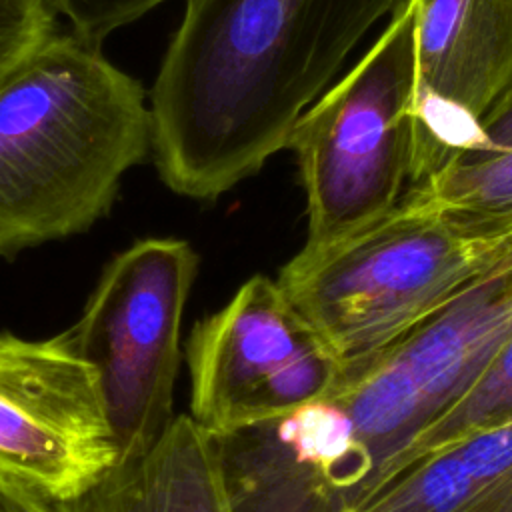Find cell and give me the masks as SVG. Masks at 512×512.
Returning a JSON list of instances; mask_svg holds the SVG:
<instances>
[{
	"label": "cell",
	"instance_id": "cell-12",
	"mask_svg": "<svg viewBox=\"0 0 512 512\" xmlns=\"http://www.w3.org/2000/svg\"><path fill=\"white\" fill-rule=\"evenodd\" d=\"M52 506L54 512H232L214 438L190 414L174 416L144 456Z\"/></svg>",
	"mask_w": 512,
	"mask_h": 512
},
{
	"label": "cell",
	"instance_id": "cell-6",
	"mask_svg": "<svg viewBox=\"0 0 512 512\" xmlns=\"http://www.w3.org/2000/svg\"><path fill=\"white\" fill-rule=\"evenodd\" d=\"M190 416L230 432L328 398L342 366L278 280L256 274L186 342Z\"/></svg>",
	"mask_w": 512,
	"mask_h": 512
},
{
	"label": "cell",
	"instance_id": "cell-17",
	"mask_svg": "<svg viewBox=\"0 0 512 512\" xmlns=\"http://www.w3.org/2000/svg\"><path fill=\"white\" fill-rule=\"evenodd\" d=\"M0 512H54V506L0 474Z\"/></svg>",
	"mask_w": 512,
	"mask_h": 512
},
{
	"label": "cell",
	"instance_id": "cell-7",
	"mask_svg": "<svg viewBox=\"0 0 512 512\" xmlns=\"http://www.w3.org/2000/svg\"><path fill=\"white\" fill-rule=\"evenodd\" d=\"M510 336L512 260L344 378L334 398L386 464L470 388Z\"/></svg>",
	"mask_w": 512,
	"mask_h": 512
},
{
	"label": "cell",
	"instance_id": "cell-14",
	"mask_svg": "<svg viewBox=\"0 0 512 512\" xmlns=\"http://www.w3.org/2000/svg\"><path fill=\"white\" fill-rule=\"evenodd\" d=\"M56 32L48 0H0V78L20 66Z\"/></svg>",
	"mask_w": 512,
	"mask_h": 512
},
{
	"label": "cell",
	"instance_id": "cell-5",
	"mask_svg": "<svg viewBox=\"0 0 512 512\" xmlns=\"http://www.w3.org/2000/svg\"><path fill=\"white\" fill-rule=\"evenodd\" d=\"M196 272L186 240L142 238L106 264L66 330L96 370L120 464L144 456L174 418L180 326Z\"/></svg>",
	"mask_w": 512,
	"mask_h": 512
},
{
	"label": "cell",
	"instance_id": "cell-16",
	"mask_svg": "<svg viewBox=\"0 0 512 512\" xmlns=\"http://www.w3.org/2000/svg\"><path fill=\"white\" fill-rule=\"evenodd\" d=\"M508 146H512V98L478 126L474 144L460 156L490 154Z\"/></svg>",
	"mask_w": 512,
	"mask_h": 512
},
{
	"label": "cell",
	"instance_id": "cell-9",
	"mask_svg": "<svg viewBox=\"0 0 512 512\" xmlns=\"http://www.w3.org/2000/svg\"><path fill=\"white\" fill-rule=\"evenodd\" d=\"M512 98V0H414L410 186L476 140Z\"/></svg>",
	"mask_w": 512,
	"mask_h": 512
},
{
	"label": "cell",
	"instance_id": "cell-1",
	"mask_svg": "<svg viewBox=\"0 0 512 512\" xmlns=\"http://www.w3.org/2000/svg\"><path fill=\"white\" fill-rule=\"evenodd\" d=\"M402 0H186L148 94L160 180L216 200L282 148Z\"/></svg>",
	"mask_w": 512,
	"mask_h": 512
},
{
	"label": "cell",
	"instance_id": "cell-13",
	"mask_svg": "<svg viewBox=\"0 0 512 512\" xmlns=\"http://www.w3.org/2000/svg\"><path fill=\"white\" fill-rule=\"evenodd\" d=\"M406 196L430 206L470 234L512 228V146L490 154L458 156Z\"/></svg>",
	"mask_w": 512,
	"mask_h": 512
},
{
	"label": "cell",
	"instance_id": "cell-15",
	"mask_svg": "<svg viewBox=\"0 0 512 512\" xmlns=\"http://www.w3.org/2000/svg\"><path fill=\"white\" fill-rule=\"evenodd\" d=\"M56 14H64L70 32L88 44L102 42L118 28L142 18L166 0H48Z\"/></svg>",
	"mask_w": 512,
	"mask_h": 512
},
{
	"label": "cell",
	"instance_id": "cell-2",
	"mask_svg": "<svg viewBox=\"0 0 512 512\" xmlns=\"http://www.w3.org/2000/svg\"><path fill=\"white\" fill-rule=\"evenodd\" d=\"M152 152L142 84L54 32L0 78V256L90 230Z\"/></svg>",
	"mask_w": 512,
	"mask_h": 512
},
{
	"label": "cell",
	"instance_id": "cell-10",
	"mask_svg": "<svg viewBox=\"0 0 512 512\" xmlns=\"http://www.w3.org/2000/svg\"><path fill=\"white\" fill-rule=\"evenodd\" d=\"M212 438L232 512H348L376 474L332 396Z\"/></svg>",
	"mask_w": 512,
	"mask_h": 512
},
{
	"label": "cell",
	"instance_id": "cell-4",
	"mask_svg": "<svg viewBox=\"0 0 512 512\" xmlns=\"http://www.w3.org/2000/svg\"><path fill=\"white\" fill-rule=\"evenodd\" d=\"M414 0H402L386 28L336 84L294 122L296 156L316 250L392 212L412 172Z\"/></svg>",
	"mask_w": 512,
	"mask_h": 512
},
{
	"label": "cell",
	"instance_id": "cell-8",
	"mask_svg": "<svg viewBox=\"0 0 512 512\" xmlns=\"http://www.w3.org/2000/svg\"><path fill=\"white\" fill-rule=\"evenodd\" d=\"M120 464L96 370L66 332H0V474L58 504Z\"/></svg>",
	"mask_w": 512,
	"mask_h": 512
},
{
	"label": "cell",
	"instance_id": "cell-3",
	"mask_svg": "<svg viewBox=\"0 0 512 512\" xmlns=\"http://www.w3.org/2000/svg\"><path fill=\"white\" fill-rule=\"evenodd\" d=\"M510 260L512 228L470 234L404 194L364 230L302 248L278 282L336 354L344 380Z\"/></svg>",
	"mask_w": 512,
	"mask_h": 512
},
{
	"label": "cell",
	"instance_id": "cell-11",
	"mask_svg": "<svg viewBox=\"0 0 512 512\" xmlns=\"http://www.w3.org/2000/svg\"><path fill=\"white\" fill-rule=\"evenodd\" d=\"M348 512H512V416L404 460Z\"/></svg>",
	"mask_w": 512,
	"mask_h": 512
}]
</instances>
